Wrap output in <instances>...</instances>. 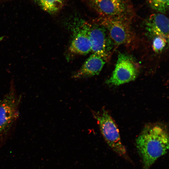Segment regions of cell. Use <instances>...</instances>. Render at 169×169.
Here are the masks:
<instances>
[{
    "mask_svg": "<svg viewBox=\"0 0 169 169\" xmlns=\"http://www.w3.org/2000/svg\"><path fill=\"white\" fill-rule=\"evenodd\" d=\"M137 149L142 158L144 169H149L169 149L166 130L158 125L146 127L136 141Z\"/></svg>",
    "mask_w": 169,
    "mask_h": 169,
    "instance_id": "6da1fadb",
    "label": "cell"
},
{
    "mask_svg": "<svg viewBox=\"0 0 169 169\" xmlns=\"http://www.w3.org/2000/svg\"><path fill=\"white\" fill-rule=\"evenodd\" d=\"M22 96L18 95L11 83L8 92L0 100V148L11 136L19 116V107Z\"/></svg>",
    "mask_w": 169,
    "mask_h": 169,
    "instance_id": "7a4b0ae2",
    "label": "cell"
},
{
    "mask_svg": "<svg viewBox=\"0 0 169 169\" xmlns=\"http://www.w3.org/2000/svg\"><path fill=\"white\" fill-rule=\"evenodd\" d=\"M100 17L131 20L134 10L130 0H83Z\"/></svg>",
    "mask_w": 169,
    "mask_h": 169,
    "instance_id": "3957f363",
    "label": "cell"
},
{
    "mask_svg": "<svg viewBox=\"0 0 169 169\" xmlns=\"http://www.w3.org/2000/svg\"><path fill=\"white\" fill-rule=\"evenodd\" d=\"M83 23L90 42L91 52L108 61L115 45L107 30L93 20L90 22L83 19Z\"/></svg>",
    "mask_w": 169,
    "mask_h": 169,
    "instance_id": "277c9868",
    "label": "cell"
},
{
    "mask_svg": "<svg viewBox=\"0 0 169 169\" xmlns=\"http://www.w3.org/2000/svg\"><path fill=\"white\" fill-rule=\"evenodd\" d=\"M93 20L106 28L115 46L135 44L136 38L131 26V20L100 17Z\"/></svg>",
    "mask_w": 169,
    "mask_h": 169,
    "instance_id": "5b68a950",
    "label": "cell"
},
{
    "mask_svg": "<svg viewBox=\"0 0 169 169\" xmlns=\"http://www.w3.org/2000/svg\"><path fill=\"white\" fill-rule=\"evenodd\" d=\"M93 115L109 146L120 156L129 160L126 149L121 140L119 130L108 112L103 109L100 112H94Z\"/></svg>",
    "mask_w": 169,
    "mask_h": 169,
    "instance_id": "8992f818",
    "label": "cell"
},
{
    "mask_svg": "<svg viewBox=\"0 0 169 169\" xmlns=\"http://www.w3.org/2000/svg\"><path fill=\"white\" fill-rule=\"evenodd\" d=\"M138 73L133 59L127 54L120 53L114 70L105 82L109 85L118 86L134 80Z\"/></svg>",
    "mask_w": 169,
    "mask_h": 169,
    "instance_id": "52a82bcc",
    "label": "cell"
},
{
    "mask_svg": "<svg viewBox=\"0 0 169 169\" xmlns=\"http://www.w3.org/2000/svg\"><path fill=\"white\" fill-rule=\"evenodd\" d=\"M83 21V19L75 18L69 23L72 37L69 50L74 54L84 55L91 52L90 42Z\"/></svg>",
    "mask_w": 169,
    "mask_h": 169,
    "instance_id": "ba28073f",
    "label": "cell"
},
{
    "mask_svg": "<svg viewBox=\"0 0 169 169\" xmlns=\"http://www.w3.org/2000/svg\"><path fill=\"white\" fill-rule=\"evenodd\" d=\"M145 24L146 30L151 36H161L168 39L169 19L164 14H151L146 19Z\"/></svg>",
    "mask_w": 169,
    "mask_h": 169,
    "instance_id": "9c48e42d",
    "label": "cell"
},
{
    "mask_svg": "<svg viewBox=\"0 0 169 169\" xmlns=\"http://www.w3.org/2000/svg\"><path fill=\"white\" fill-rule=\"evenodd\" d=\"M106 61L100 56L93 53L73 75L74 79L89 77L98 74Z\"/></svg>",
    "mask_w": 169,
    "mask_h": 169,
    "instance_id": "30bf717a",
    "label": "cell"
},
{
    "mask_svg": "<svg viewBox=\"0 0 169 169\" xmlns=\"http://www.w3.org/2000/svg\"><path fill=\"white\" fill-rule=\"evenodd\" d=\"M37 3L44 11L53 14L60 10L64 6V0H35Z\"/></svg>",
    "mask_w": 169,
    "mask_h": 169,
    "instance_id": "8fae6325",
    "label": "cell"
},
{
    "mask_svg": "<svg viewBox=\"0 0 169 169\" xmlns=\"http://www.w3.org/2000/svg\"><path fill=\"white\" fill-rule=\"evenodd\" d=\"M150 7L162 14L166 13L169 9V0H147Z\"/></svg>",
    "mask_w": 169,
    "mask_h": 169,
    "instance_id": "7c38bea8",
    "label": "cell"
},
{
    "mask_svg": "<svg viewBox=\"0 0 169 169\" xmlns=\"http://www.w3.org/2000/svg\"><path fill=\"white\" fill-rule=\"evenodd\" d=\"M152 43V48L156 53H159L162 51L166 46L168 39L161 36H154Z\"/></svg>",
    "mask_w": 169,
    "mask_h": 169,
    "instance_id": "4fadbf2b",
    "label": "cell"
},
{
    "mask_svg": "<svg viewBox=\"0 0 169 169\" xmlns=\"http://www.w3.org/2000/svg\"><path fill=\"white\" fill-rule=\"evenodd\" d=\"M3 37H0V41H2L3 39Z\"/></svg>",
    "mask_w": 169,
    "mask_h": 169,
    "instance_id": "5bb4252c",
    "label": "cell"
}]
</instances>
